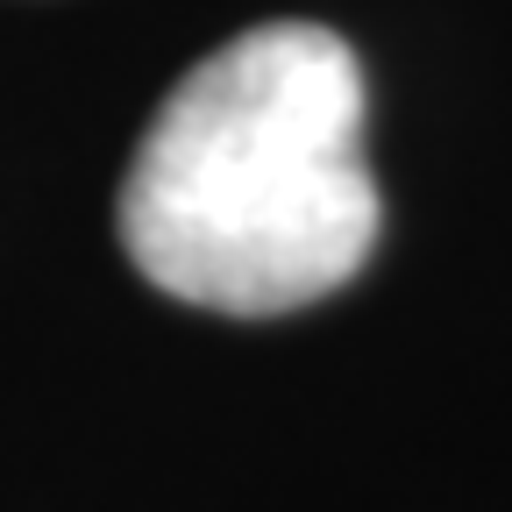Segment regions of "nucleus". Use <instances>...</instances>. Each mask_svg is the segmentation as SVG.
<instances>
[{
	"instance_id": "f257e3e1",
	"label": "nucleus",
	"mask_w": 512,
	"mask_h": 512,
	"mask_svg": "<svg viewBox=\"0 0 512 512\" xmlns=\"http://www.w3.org/2000/svg\"><path fill=\"white\" fill-rule=\"evenodd\" d=\"M121 249L207 313H292L342 292L384 207L363 164V72L320 22H264L164 93L121 178Z\"/></svg>"
}]
</instances>
